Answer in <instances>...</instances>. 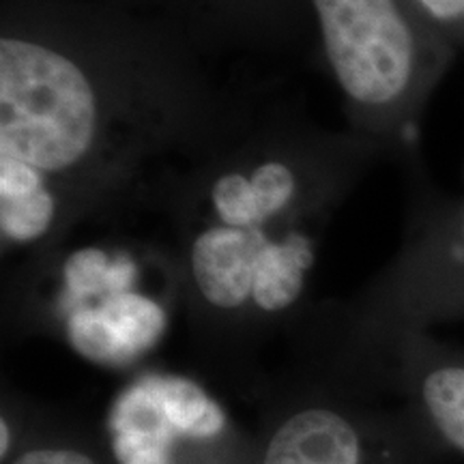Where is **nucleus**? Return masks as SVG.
I'll return each instance as SVG.
<instances>
[{"mask_svg":"<svg viewBox=\"0 0 464 464\" xmlns=\"http://www.w3.org/2000/svg\"><path fill=\"white\" fill-rule=\"evenodd\" d=\"M252 112L168 39L5 24L3 258L24 263L84 226L153 211L174 174Z\"/></svg>","mask_w":464,"mask_h":464,"instance_id":"1","label":"nucleus"},{"mask_svg":"<svg viewBox=\"0 0 464 464\" xmlns=\"http://www.w3.org/2000/svg\"><path fill=\"white\" fill-rule=\"evenodd\" d=\"M387 155L351 130L258 114L181 168L155 202L164 226L327 230L370 168Z\"/></svg>","mask_w":464,"mask_h":464,"instance_id":"2","label":"nucleus"},{"mask_svg":"<svg viewBox=\"0 0 464 464\" xmlns=\"http://www.w3.org/2000/svg\"><path fill=\"white\" fill-rule=\"evenodd\" d=\"M181 312L174 260L164 239L108 237L11 265L5 324L50 335L102 365H130L164 338Z\"/></svg>","mask_w":464,"mask_h":464,"instance_id":"3","label":"nucleus"},{"mask_svg":"<svg viewBox=\"0 0 464 464\" xmlns=\"http://www.w3.org/2000/svg\"><path fill=\"white\" fill-rule=\"evenodd\" d=\"M409 177L402 241L355 295L318 304L297 338L305 355L353 370L411 334L464 321V172L458 191L428 177L421 155Z\"/></svg>","mask_w":464,"mask_h":464,"instance_id":"4","label":"nucleus"},{"mask_svg":"<svg viewBox=\"0 0 464 464\" xmlns=\"http://www.w3.org/2000/svg\"><path fill=\"white\" fill-rule=\"evenodd\" d=\"M321 67L351 130L406 164L428 103L454 65L450 48L402 0H312Z\"/></svg>","mask_w":464,"mask_h":464,"instance_id":"5","label":"nucleus"},{"mask_svg":"<svg viewBox=\"0 0 464 464\" xmlns=\"http://www.w3.org/2000/svg\"><path fill=\"white\" fill-rule=\"evenodd\" d=\"M252 464H445L450 456L398 400L293 357L260 379Z\"/></svg>","mask_w":464,"mask_h":464,"instance_id":"6","label":"nucleus"},{"mask_svg":"<svg viewBox=\"0 0 464 464\" xmlns=\"http://www.w3.org/2000/svg\"><path fill=\"white\" fill-rule=\"evenodd\" d=\"M112 464H252L254 428L205 382L170 370L131 374L100 428Z\"/></svg>","mask_w":464,"mask_h":464,"instance_id":"7","label":"nucleus"},{"mask_svg":"<svg viewBox=\"0 0 464 464\" xmlns=\"http://www.w3.org/2000/svg\"><path fill=\"white\" fill-rule=\"evenodd\" d=\"M357 374L402 402L450 458H464V346L411 334L359 365Z\"/></svg>","mask_w":464,"mask_h":464,"instance_id":"8","label":"nucleus"},{"mask_svg":"<svg viewBox=\"0 0 464 464\" xmlns=\"http://www.w3.org/2000/svg\"><path fill=\"white\" fill-rule=\"evenodd\" d=\"M0 464H112L100 428L3 382Z\"/></svg>","mask_w":464,"mask_h":464,"instance_id":"9","label":"nucleus"},{"mask_svg":"<svg viewBox=\"0 0 464 464\" xmlns=\"http://www.w3.org/2000/svg\"><path fill=\"white\" fill-rule=\"evenodd\" d=\"M428 26L450 48L464 50V0H413Z\"/></svg>","mask_w":464,"mask_h":464,"instance_id":"10","label":"nucleus"}]
</instances>
